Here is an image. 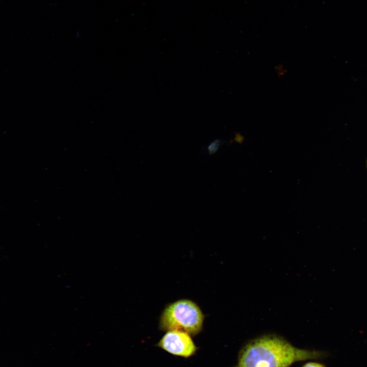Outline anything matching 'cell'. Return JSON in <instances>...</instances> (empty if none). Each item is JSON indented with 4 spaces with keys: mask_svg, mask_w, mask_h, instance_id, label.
<instances>
[{
    "mask_svg": "<svg viewBox=\"0 0 367 367\" xmlns=\"http://www.w3.org/2000/svg\"><path fill=\"white\" fill-rule=\"evenodd\" d=\"M324 355L295 347L280 336L266 334L249 340L242 348L233 367H290L296 362Z\"/></svg>",
    "mask_w": 367,
    "mask_h": 367,
    "instance_id": "obj_1",
    "label": "cell"
},
{
    "mask_svg": "<svg viewBox=\"0 0 367 367\" xmlns=\"http://www.w3.org/2000/svg\"><path fill=\"white\" fill-rule=\"evenodd\" d=\"M203 314L194 302L182 299L168 305L160 319L159 328L162 331L178 330L195 336L202 330Z\"/></svg>",
    "mask_w": 367,
    "mask_h": 367,
    "instance_id": "obj_2",
    "label": "cell"
},
{
    "mask_svg": "<svg viewBox=\"0 0 367 367\" xmlns=\"http://www.w3.org/2000/svg\"><path fill=\"white\" fill-rule=\"evenodd\" d=\"M156 346L172 355L185 358L195 355L198 349L190 334L178 330L167 331Z\"/></svg>",
    "mask_w": 367,
    "mask_h": 367,
    "instance_id": "obj_3",
    "label": "cell"
},
{
    "mask_svg": "<svg viewBox=\"0 0 367 367\" xmlns=\"http://www.w3.org/2000/svg\"><path fill=\"white\" fill-rule=\"evenodd\" d=\"M224 141L219 139H216L212 142L207 146V151L209 155L214 154L223 144Z\"/></svg>",
    "mask_w": 367,
    "mask_h": 367,
    "instance_id": "obj_4",
    "label": "cell"
},
{
    "mask_svg": "<svg viewBox=\"0 0 367 367\" xmlns=\"http://www.w3.org/2000/svg\"><path fill=\"white\" fill-rule=\"evenodd\" d=\"M301 367H325V366L319 362H309L304 364Z\"/></svg>",
    "mask_w": 367,
    "mask_h": 367,
    "instance_id": "obj_5",
    "label": "cell"
},
{
    "mask_svg": "<svg viewBox=\"0 0 367 367\" xmlns=\"http://www.w3.org/2000/svg\"><path fill=\"white\" fill-rule=\"evenodd\" d=\"M366 166H367V161H366Z\"/></svg>",
    "mask_w": 367,
    "mask_h": 367,
    "instance_id": "obj_6",
    "label": "cell"
}]
</instances>
